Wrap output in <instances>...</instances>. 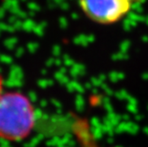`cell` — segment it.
<instances>
[{
  "label": "cell",
  "instance_id": "277c9868",
  "mask_svg": "<svg viewBox=\"0 0 148 147\" xmlns=\"http://www.w3.org/2000/svg\"><path fill=\"white\" fill-rule=\"evenodd\" d=\"M2 90H3V81H2V77L0 76V96L2 95Z\"/></svg>",
  "mask_w": 148,
  "mask_h": 147
},
{
  "label": "cell",
  "instance_id": "7a4b0ae2",
  "mask_svg": "<svg viewBox=\"0 0 148 147\" xmlns=\"http://www.w3.org/2000/svg\"><path fill=\"white\" fill-rule=\"evenodd\" d=\"M140 0H78L83 14L93 22L112 25L119 22Z\"/></svg>",
  "mask_w": 148,
  "mask_h": 147
},
{
  "label": "cell",
  "instance_id": "6da1fadb",
  "mask_svg": "<svg viewBox=\"0 0 148 147\" xmlns=\"http://www.w3.org/2000/svg\"><path fill=\"white\" fill-rule=\"evenodd\" d=\"M36 124V111L30 99L18 92L0 96V139L18 142L26 139Z\"/></svg>",
  "mask_w": 148,
  "mask_h": 147
},
{
  "label": "cell",
  "instance_id": "3957f363",
  "mask_svg": "<svg viewBox=\"0 0 148 147\" xmlns=\"http://www.w3.org/2000/svg\"><path fill=\"white\" fill-rule=\"evenodd\" d=\"M73 132L78 147H104L97 140L90 122L86 118H75L73 123Z\"/></svg>",
  "mask_w": 148,
  "mask_h": 147
}]
</instances>
